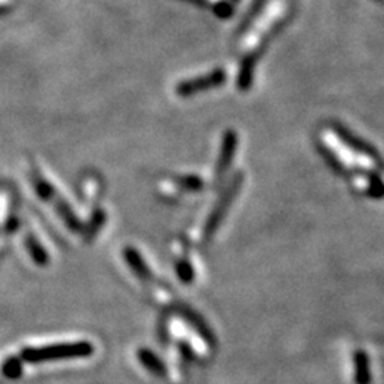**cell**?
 Listing matches in <instances>:
<instances>
[{"mask_svg": "<svg viewBox=\"0 0 384 384\" xmlns=\"http://www.w3.org/2000/svg\"><path fill=\"white\" fill-rule=\"evenodd\" d=\"M174 269H177L178 279H181L183 283H191L196 277L194 266H192L191 261L186 258L184 255L177 256V261H174Z\"/></svg>", "mask_w": 384, "mask_h": 384, "instance_id": "8fae6325", "label": "cell"}, {"mask_svg": "<svg viewBox=\"0 0 384 384\" xmlns=\"http://www.w3.org/2000/svg\"><path fill=\"white\" fill-rule=\"evenodd\" d=\"M2 373L8 380H18L23 375V360L20 357H8L2 365Z\"/></svg>", "mask_w": 384, "mask_h": 384, "instance_id": "5bb4252c", "label": "cell"}, {"mask_svg": "<svg viewBox=\"0 0 384 384\" xmlns=\"http://www.w3.org/2000/svg\"><path fill=\"white\" fill-rule=\"evenodd\" d=\"M354 383L356 384H371L370 359L365 351L354 352Z\"/></svg>", "mask_w": 384, "mask_h": 384, "instance_id": "9c48e42d", "label": "cell"}, {"mask_svg": "<svg viewBox=\"0 0 384 384\" xmlns=\"http://www.w3.org/2000/svg\"><path fill=\"white\" fill-rule=\"evenodd\" d=\"M285 13H287V2L285 0H269L263 10L260 11L258 18L253 21L248 31L243 36L241 53L243 55L241 71H238L237 87L241 91H247L253 82V71H255V60L258 55L260 46L264 42V36L269 34L276 25L281 21Z\"/></svg>", "mask_w": 384, "mask_h": 384, "instance_id": "6da1fadb", "label": "cell"}, {"mask_svg": "<svg viewBox=\"0 0 384 384\" xmlns=\"http://www.w3.org/2000/svg\"><path fill=\"white\" fill-rule=\"evenodd\" d=\"M178 188H181L186 192H199L205 188V183L203 179L196 177V174H186V177H178L177 178Z\"/></svg>", "mask_w": 384, "mask_h": 384, "instance_id": "7c38bea8", "label": "cell"}, {"mask_svg": "<svg viewBox=\"0 0 384 384\" xmlns=\"http://www.w3.org/2000/svg\"><path fill=\"white\" fill-rule=\"evenodd\" d=\"M25 245L27 248L29 252V256H31L32 261L39 266H45L46 263H49V253H46V250L42 247V243H40L36 237H34L32 234H29L26 238H25Z\"/></svg>", "mask_w": 384, "mask_h": 384, "instance_id": "30bf717a", "label": "cell"}, {"mask_svg": "<svg viewBox=\"0 0 384 384\" xmlns=\"http://www.w3.org/2000/svg\"><path fill=\"white\" fill-rule=\"evenodd\" d=\"M31 181L34 189H36L37 196L40 199L45 202H50L51 205L55 207V210L60 215L61 219L66 223V226L72 232H82L84 231V224L82 221L79 219L77 215L74 213V210L71 208V205L63 199V197L58 196V191L51 186L46 179L40 174V172L32 170L31 172Z\"/></svg>", "mask_w": 384, "mask_h": 384, "instance_id": "3957f363", "label": "cell"}, {"mask_svg": "<svg viewBox=\"0 0 384 384\" xmlns=\"http://www.w3.org/2000/svg\"><path fill=\"white\" fill-rule=\"evenodd\" d=\"M95 352L91 343L89 341H72V343H58L42 347H26L20 354V359L27 364H45L56 362V360L82 359L89 357Z\"/></svg>", "mask_w": 384, "mask_h": 384, "instance_id": "7a4b0ae2", "label": "cell"}, {"mask_svg": "<svg viewBox=\"0 0 384 384\" xmlns=\"http://www.w3.org/2000/svg\"><path fill=\"white\" fill-rule=\"evenodd\" d=\"M104 223H106V212L101 210V208H95V210L91 212L89 228L85 229L87 238H91L93 236H95L96 232L103 228Z\"/></svg>", "mask_w": 384, "mask_h": 384, "instance_id": "4fadbf2b", "label": "cell"}, {"mask_svg": "<svg viewBox=\"0 0 384 384\" xmlns=\"http://www.w3.org/2000/svg\"><path fill=\"white\" fill-rule=\"evenodd\" d=\"M210 2H217V0H210Z\"/></svg>", "mask_w": 384, "mask_h": 384, "instance_id": "9a60e30c", "label": "cell"}, {"mask_svg": "<svg viewBox=\"0 0 384 384\" xmlns=\"http://www.w3.org/2000/svg\"><path fill=\"white\" fill-rule=\"evenodd\" d=\"M237 141H238L237 133L234 130H226V133L223 135V141H221L217 168H215L217 178H221L226 172L229 170L232 160H234L236 151H237Z\"/></svg>", "mask_w": 384, "mask_h": 384, "instance_id": "8992f818", "label": "cell"}, {"mask_svg": "<svg viewBox=\"0 0 384 384\" xmlns=\"http://www.w3.org/2000/svg\"><path fill=\"white\" fill-rule=\"evenodd\" d=\"M226 82V72L223 69H215V71L208 72L205 75H199L196 79H188L183 80L177 85V95L181 98H189L194 96L197 93L208 91L215 87H219Z\"/></svg>", "mask_w": 384, "mask_h": 384, "instance_id": "5b68a950", "label": "cell"}, {"mask_svg": "<svg viewBox=\"0 0 384 384\" xmlns=\"http://www.w3.org/2000/svg\"><path fill=\"white\" fill-rule=\"evenodd\" d=\"M124 260H125V263L130 266L132 272L139 279V281H143V282L153 281V272H151L148 263L144 261L143 255L139 253L135 247H125L124 248Z\"/></svg>", "mask_w": 384, "mask_h": 384, "instance_id": "52a82bcc", "label": "cell"}, {"mask_svg": "<svg viewBox=\"0 0 384 384\" xmlns=\"http://www.w3.org/2000/svg\"><path fill=\"white\" fill-rule=\"evenodd\" d=\"M242 181H243V179H242V173H237L236 177L231 179V183H229L228 188H226L219 194L217 203H215V207L212 208V212L208 213V218L205 221V224H203V229H202V241L203 242L210 241L215 232H217V229L219 228L221 221L224 219L226 213H228V210H229L232 200L236 199L237 192H238V189H241Z\"/></svg>", "mask_w": 384, "mask_h": 384, "instance_id": "277c9868", "label": "cell"}, {"mask_svg": "<svg viewBox=\"0 0 384 384\" xmlns=\"http://www.w3.org/2000/svg\"><path fill=\"white\" fill-rule=\"evenodd\" d=\"M136 357L139 360V364H141L144 369L149 371V373H153L154 376H159V378L167 376L165 364L162 362V359L157 356V354L151 351V349H148V347L138 349Z\"/></svg>", "mask_w": 384, "mask_h": 384, "instance_id": "ba28073f", "label": "cell"}]
</instances>
